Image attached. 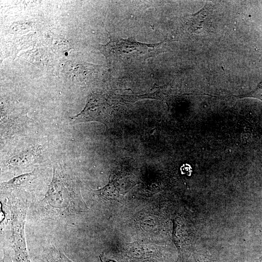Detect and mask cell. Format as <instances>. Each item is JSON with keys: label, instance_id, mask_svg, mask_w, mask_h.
<instances>
[{"label": "cell", "instance_id": "cell-1", "mask_svg": "<svg viewBox=\"0 0 262 262\" xmlns=\"http://www.w3.org/2000/svg\"><path fill=\"white\" fill-rule=\"evenodd\" d=\"M52 180L41 204L52 216L76 215L85 206L75 177L62 167L54 166Z\"/></svg>", "mask_w": 262, "mask_h": 262}, {"label": "cell", "instance_id": "cell-2", "mask_svg": "<svg viewBox=\"0 0 262 262\" xmlns=\"http://www.w3.org/2000/svg\"><path fill=\"white\" fill-rule=\"evenodd\" d=\"M105 45H99L98 49L110 61L132 62L145 60L162 51L161 43L145 44L132 38H115L110 36Z\"/></svg>", "mask_w": 262, "mask_h": 262}, {"label": "cell", "instance_id": "cell-3", "mask_svg": "<svg viewBox=\"0 0 262 262\" xmlns=\"http://www.w3.org/2000/svg\"><path fill=\"white\" fill-rule=\"evenodd\" d=\"M112 114L111 106L106 98L95 94L88 98L84 108L71 120L76 123L98 121L106 126L111 121Z\"/></svg>", "mask_w": 262, "mask_h": 262}, {"label": "cell", "instance_id": "cell-4", "mask_svg": "<svg viewBox=\"0 0 262 262\" xmlns=\"http://www.w3.org/2000/svg\"><path fill=\"white\" fill-rule=\"evenodd\" d=\"M41 153V148L32 146L12 155L3 163L2 172H14L24 170L36 163Z\"/></svg>", "mask_w": 262, "mask_h": 262}, {"label": "cell", "instance_id": "cell-5", "mask_svg": "<svg viewBox=\"0 0 262 262\" xmlns=\"http://www.w3.org/2000/svg\"><path fill=\"white\" fill-rule=\"evenodd\" d=\"M36 177V170L19 175L1 183V189L9 191H17L25 188Z\"/></svg>", "mask_w": 262, "mask_h": 262}, {"label": "cell", "instance_id": "cell-6", "mask_svg": "<svg viewBox=\"0 0 262 262\" xmlns=\"http://www.w3.org/2000/svg\"><path fill=\"white\" fill-rule=\"evenodd\" d=\"M35 260L37 262H74L61 249L53 246L44 249Z\"/></svg>", "mask_w": 262, "mask_h": 262}, {"label": "cell", "instance_id": "cell-7", "mask_svg": "<svg viewBox=\"0 0 262 262\" xmlns=\"http://www.w3.org/2000/svg\"><path fill=\"white\" fill-rule=\"evenodd\" d=\"M97 195L105 200L115 199L118 196L119 193L112 180L103 187L97 190H93Z\"/></svg>", "mask_w": 262, "mask_h": 262}, {"label": "cell", "instance_id": "cell-8", "mask_svg": "<svg viewBox=\"0 0 262 262\" xmlns=\"http://www.w3.org/2000/svg\"><path fill=\"white\" fill-rule=\"evenodd\" d=\"M3 256L2 262H13L11 255L7 248L3 250Z\"/></svg>", "mask_w": 262, "mask_h": 262}, {"label": "cell", "instance_id": "cell-9", "mask_svg": "<svg viewBox=\"0 0 262 262\" xmlns=\"http://www.w3.org/2000/svg\"><path fill=\"white\" fill-rule=\"evenodd\" d=\"M112 262V261H109V262Z\"/></svg>", "mask_w": 262, "mask_h": 262}]
</instances>
